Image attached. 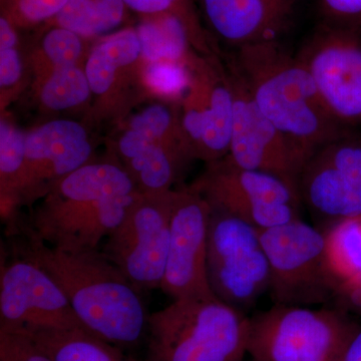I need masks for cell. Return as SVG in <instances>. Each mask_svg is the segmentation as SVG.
<instances>
[{"label": "cell", "instance_id": "cell-1", "mask_svg": "<svg viewBox=\"0 0 361 361\" xmlns=\"http://www.w3.org/2000/svg\"><path fill=\"white\" fill-rule=\"evenodd\" d=\"M141 192L120 163H90L51 187L20 235L66 252L97 251Z\"/></svg>", "mask_w": 361, "mask_h": 361}, {"label": "cell", "instance_id": "cell-2", "mask_svg": "<svg viewBox=\"0 0 361 361\" xmlns=\"http://www.w3.org/2000/svg\"><path fill=\"white\" fill-rule=\"evenodd\" d=\"M16 255L49 273L90 334L116 348H133L146 336L149 315L140 291L101 250L66 252L25 238Z\"/></svg>", "mask_w": 361, "mask_h": 361}, {"label": "cell", "instance_id": "cell-3", "mask_svg": "<svg viewBox=\"0 0 361 361\" xmlns=\"http://www.w3.org/2000/svg\"><path fill=\"white\" fill-rule=\"evenodd\" d=\"M229 66L263 115L310 159L329 142L355 129L332 116L302 61L280 42L236 49Z\"/></svg>", "mask_w": 361, "mask_h": 361}, {"label": "cell", "instance_id": "cell-4", "mask_svg": "<svg viewBox=\"0 0 361 361\" xmlns=\"http://www.w3.org/2000/svg\"><path fill=\"white\" fill-rule=\"evenodd\" d=\"M249 317L216 298L179 299L149 315L146 361H243Z\"/></svg>", "mask_w": 361, "mask_h": 361}, {"label": "cell", "instance_id": "cell-5", "mask_svg": "<svg viewBox=\"0 0 361 361\" xmlns=\"http://www.w3.org/2000/svg\"><path fill=\"white\" fill-rule=\"evenodd\" d=\"M361 329L341 310L276 305L249 318L254 361H345Z\"/></svg>", "mask_w": 361, "mask_h": 361}, {"label": "cell", "instance_id": "cell-6", "mask_svg": "<svg viewBox=\"0 0 361 361\" xmlns=\"http://www.w3.org/2000/svg\"><path fill=\"white\" fill-rule=\"evenodd\" d=\"M270 266L269 293L276 305L310 306L336 298L339 285L327 261L322 229L301 218L260 230Z\"/></svg>", "mask_w": 361, "mask_h": 361}, {"label": "cell", "instance_id": "cell-7", "mask_svg": "<svg viewBox=\"0 0 361 361\" xmlns=\"http://www.w3.org/2000/svg\"><path fill=\"white\" fill-rule=\"evenodd\" d=\"M214 295L245 313L269 291L270 266L260 230L212 208L207 256Z\"/></svg>", "mask_w": 361, "mask_h": 361}, {"label": "cell", "instance_id": "cell-8", "mask_svg": "<svg viewBox=\"0 0 361 361\" xmlns=\"http://www.w3.org/2000/svg\"><path fill=\"white\" fill-rule=\"evenodd\" d=\"M211 208L266 230L301 218L302 201L296 189L275 176L242 168L228 157L207 164L191 186Z\"/></svg>", "mask_w": 361, "mask_h": 361}, {"label": "cell", "instance_id": "cell-9", "mask_svg": "<svg viewBox=\"0 0 361 361\" xmlns=\"http://www.w3.org/2000/svg\"><path fill=\"white\" fill-rule=\"evenodd\" d=\"M176 191L141 194L102 245V254L137 290L161 289Z\"/></svg>", "mask_w": 361, "mask_h": 361}, {"label": "cell", "instance_id": "cell-10", "mask_svg": "<svg viewBox=\"0 0 361 361\" xmlns=\"http://www.w3.org/2000/svg\"><path fill=\"white\" fill-rule=\"evenodd\" d=\"M191 82L179 101L180 137L191 160L207 164L229 154L234 94L229 71L212 59L195 56Z\"/></svg>", "mask_w": 361, "mask_h": 361}, {"label": "cell", "instance_id": "cell-11", "mask_svg": "<svg viewBox=\"0 0 361 361\" xmlns=\"http://www.w3.org/2000/svg\"><path fill=\"white\" fill-rule=\"evenodd\" d=\"M332 116L361 126V30L320 23L296 54Z\"/></svg>", "mask_w": 361, "mask_h": 361}, {"label": "cell", "instance_id": "cell-12", "mask_svg": "<svg viewBox=\"0 0 361 361\" xmlns=\"http://www.w3.org/2000/svg\"><path fill=\"white\" fill-rule=\"evenodd\" d=\"M228 71L234 94L228 158L240 167L275 176L299 192V180L310 159L263 115L230 66Z\"/></svg>", "mask_w": 361, "mask_h": 361}, {"label": "cell", "instance_id": "cell-13", "mask_svg": "<svg viewBox=\"0 0 361 361\" xmlns=\"http://www.w3.org/2000/svg\"><path fill=\"white\" fill-rule=\"evenodd\" d=\"M0 327L75 330L92 334L51 275L21 257L1 265Z\"/></svg>", "mask_w": 361, "mask_h": 361}, {"label": "cell", "instance_id": "cell-14", "mask_svg": "<svg viewBox=\"0 0 361 361\" xmlns=\"http://www.w3.org/2000/svg\"><path fill=\"white\" fill-rule=\"evenodd\" d=\"M211 212L208 201L191 187L176 192L170 246L161 286L173 300L216 297L207 270Z\"/></svg>", "mask_w": 361, "mask_h": 361}, {"label": "cell", "instance_id": "cell-15", "mask_svg": "<svg viewBox=\"0 0 361 361\" xmlns=\"http://www.w3.org/2000/svg\"><path fill=\"white\" fill-rule=\"evenodd\" d=\"M25 166L16 191V206L44 197L59 180L90 163L92 146L75 121L47 122L26 134Z\"/></svg>", "mask_w": 361, "mask_h": 361}, {"label": "cell", "instance_id": "cell-16", "mask_svg": "<svg viewBox=\"0 0 361 361\" xmlns=\"http://www.w3.org/2000/svg\"><path fill=\"white\" fill-rule=\"evenodd\" d=\"M213 32L236 49L280 42L295 16L297 0H200Z\"/></svg>", "mask_w": 361, "mask_h": 361}, {"label": "cell", "instance_id": "cell-17", "mask_svg": "<svg viewBox=\"0 0 361 361\" xmlns=\"http://www.w3.org/2000/svg\"><path fill=\"white\" fill-rule=\"evenodd\" d=\"M298 190L303 205L326 227L361 216V179L329 166L308 161Z\"/></svg>", "mask_w": 361, "mask_h": 361}, {"label": "cell", "instance_id": "cell-18", "mask_svg": "<svg viewBox=\"0 0 361 361\" xmlns=\"http://www.w3.org/2000/svg\"><path fill=\"white\" fill-rule=\"evenodd\" d=\"M116 153L142 194L172 191L183 164L189 161L179 152L130 130L118 139Z\"/></svg>", "mask_w": 361, "mask_h": 361}, {"label": "cell", "instance_id": "cell-19", "mask_svg": "<svg viewBox=\"0 0 361 361\" xmlns=\"http://www.w3.org/2000/svg\"><path fill=\"white\" fill-rule=\"evenodd\" d=\"M142 59L139 35L134 27L109 33L92 47L85 71L90 90L103 97L113 89L121 71Z\"/></svg>", "mask_w": 361, "mask_h": 361}, {"label": "cell", "instance_id": "cell-20", "mask_svg": "<svg viewBox=\"0 0 361 361\" xmlns=\"http://www.w3.org/2000/svg\"><path fill=\"white\" fill-rule=\"evenodd\" d=\"M141 44L142 59L146 63L168 61L191 63V33L184 21L174 14L142 16L135 27Z\"/></svg>", "mask_w": 361, "mask_h": 361}, {"label": "cell", "instance_id": "cell-21", "mask_svg": "<svg viewBox=\"0 0 361 361\" xmlns=\"http://www.w3.org/2000/svg\"><path fill=\"white\" fill-rule=\"evenodd\" d=\"M127 9L123 0H68L49 23L70 30L84 39H94L122 25Z\"/></svg>", "mask_w": 361, "mask_h": 361}, {"label": "cell", "instance_id": "cell-22", "mask_svg": "<svg viewBox=\"0 0 361 361\" xmlns=\"http://www.w3.org/2000/svg\"><path fill=\"white\" fill-rule=\"evenodd\" d=\"M322 231L329 268L339 286H361V216L338 221Z\"/></svg>", "mask_w": 361, "mask_h": 361}, {"label": "cell", "instance_id": "cell-23", "mask_svg": "<svg viewBox=\"0 0 361 361\" xmlns=\"http://www.w3.org/2000/svg\"><path fill=\"white\" fill-rule=\"evenodd\" d=\"M92 94L85 70L78 65L59 66L45 75L39 90L40 103L47 110H70L85 103Z\"/></svg>", "mask_w": 361, "mask_h": 361}, {"label": "cell", "instance_id": "cell-24", "mask_svg": "<svg viewBox=\"0 0 361 361\" xmlns=\"http://www.w3.org/2000/svg\"><path fill=\"white\" fill-rule=\"evenodd\" d=\"M128 130H134L152 141L160 142L191 160L180 137L178 111H173L166 104H149L135 114L130 118Z\"/></svg>", "mask_w": 361, "mask_h": 361}, {"label": "cell", "instance_id": "cell-25", "mask_svg": "<svg viewBox=\"0 0 361 361\" xmlns=\"http://www.w3.org/2000/svg\"><path fill=\"white\" fill-rule=\"evenodd\" d=\"M130 11L142 16L170 13L180 18L191 33L199 51L209 52L208 39L195 11L194 0H123Z\"/></svg>", "mask_w": 361, "mask_h": 361}, {"label": "cell", "instance_id": "cell-26", "mask_svg": "<svg viewBox=\"0 0 361 361\" xmlns=\"http://www.w3.org/2000/svg\"><path fill=\"white\" fill-rule=\"evenodd\" d=\"M190 63L168 61L147 63L142 73L145 84L157 96L179 102L191 82Z\"/></svg>", "mask_w": 361, "mask_h": 361}, {"label": "cell", "instance_id": "cell-27", "mask_svg": "<svg viewBox=\"0 0 361 361\" xmlns=\"http://www.w3.org/2000/svg\"><path fill=\"white\" fill-rule=\"evenodd\" d=\"M310 160L361 179L360 133L356 129L349 130L318 149Z\"/></svg>", "mask_w": 361, "mask_h": 361}, {"label": "cell", "instance_id": "cell-28", "mask_svg": "<svg viewBox=\"0 0 361 361\" xmlns=\"http://www.w3.org/2000/svg\"><path fill=\"white\" fill-rule=\"evenodd\" d=\"M84 37L56 25H49L40 42L51 70L59 66L78 65L84 52Z\"/></svg>", "mask_w": 361, "mask_h": 361}, {"label": "cell", "instance_id": "cell-29", "mask_svg": "<svg viewBox=\"0 0 361 361\" xmlns=\"http://www.w3.org/2000/svg\"><path fill=\"white\" fill-rule=\"evenodd\" d=\"M68 0H1L2 14L18 27H30L54 20Z\"/></svg>", "mask_w": 361, "mask_h": 361}, {"label": "cell", "instance_id": "cell-30", "mask_svg": "<svg viewBox=\"0 0 361 361\" xmlns=\"http://www.w3.org/2000/svg\"><path fill=\"white\" fill-rule=\"evenodd\" d=\"M0 361H52L23 331L0 329Z\"/></svg>", "mask_w": 361, "mask_h": 361}, {"label": "cell", "instance_id": "cell-31", "mask_svg": "<svg viewBox=\"0 0 361 361\" xmlns=\"http://www.w3.org/2000/svg\"><path fill=\"white\" fill-rule=\"evenodd\" d=\"M322 23L361 30V0H315Z\"/></svg>", "mask_w": 361, "mask_h": 361}, {"label": "cell", "instance_id": "cell-32", "mask_svg": "<svg viewBox=\"0 0 361 361\" xmlns=\"http://www.w3.org/2000/svg\"><path fill=\"white\" fill-rule=\"evenodd\" d=\"M23 63L16 47H0V87H13L20 80Z\"/></svg>", "mask_w": 361, "mask_h": 361}, {"label": "cell", "instance_id": "cell-33", "mask_svg": "<svg viewBox=\"0 0 361 361\" xmlns=\"http://www.w3.org/2000/svg\"><path fill=\"white\" fill-rule=\"evenodd\" d=\"M345 361H361V329L349 346Z\"/></svg>", "mask_w": 361, "mask_h": 361}, {"label": "cell", "instance_id": "cell-34", "mask_svg": "<svg viewBox=\"0 0 361 361\" xmlns=\"http://www.w3.org/2000/svg\"><path fill=\"white\" fill-rule=\"evenodd\" d=\"M132 361H139V360H135V358H133Z\"/></svg>", "mask_w": 361, "mask_h": 361}]
</instances>
